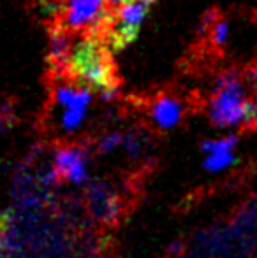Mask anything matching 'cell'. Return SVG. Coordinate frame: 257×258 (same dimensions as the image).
Returning a JSON list of instances; mask_svg holds the SVG:
<instances>
[{"label":"cell","mask_w":257,"mask_h":258,"mask_svg":"<svg viewBox=\"0 0 257 258\" xmlns=\"http://www.w3.org/2000/svg\"><path fill=\"white\" fill-rule=\"evenodd\" d=\"M125 151L130 155V156H137L143 150V139H141L137 134H127L124 136V144H122Z\"/></svg>","instance_id":"30bf717a"},{"label":"cell","mask_w":257,"mask_h":258,"mask_svg":"<svg viewBox=\"0 0 257 258\" xmlns=\"http://www.w3.org/2000/svg\"><path fill=\"white\" fill-rule=\"evenodd\" d=\"M53 170L57 177H62L74 186H83L90 179L88 156L78 146H65L55 151Z\"/></svg>","instance_id":"277c9868"},{"label":"cell","mask_w":257,"mask_h":258,"mask_svg":"<svg viewBox=\"0 0 257 258\" xmlns=\"http://www.w3.org/2000/svg\"><path fill=\"white\" fill-rule=\"evenodd\" d=\"M150 6V0H132L115 13L113 25L106 35V44L111 51H120L136 41Z\"/></svg>","instance_id":"3957f363"},{"label":"cell","mask_w":257,"mask_h":258,"mask_svg":"<svg viewBox=\"0 0 257 258\" xmlns=\"http://www.w3.org/2000/svg\"><path fill=\"white\" fill-rule=\"evenodd\" d=\"M150 2H151V4H153V2H155V0H150Z\"/></svg>","instance_id":"7c38bea8"},{"label":"cell","mask_w":257,"mask_h":258,"mask_svg":"<svg viewBox=\"0 0 257 258\" xmlns=\"http://www.w3.org/2000/svg\"><path fill=\"white\" fill-rule=\"evenodd\" d=\"M236 146L238 139L234 136H224L204 141L201 144V150L204 153L202 167L206 172L220 174L231 169L236 163Z\"/></svg>","instance_id":"5b68a950"},{"label":"cell","mask_w":257,"mask_h":258,"mask_svg":"<svg viewBox=\"0 0 257 258\" xmlns=\"http://www.w3.org/2000/svg\"><path fill=\"white\" fill-rule=\"evenodd\" d=\"M124 144V136L118 132H110L99 141V150L100 153H113Z\"/></svg>","instance_id":"9c48e42d"},{"label":"cell","mask_w":257,"mask_h":258,"mask_svg":"<svg viewBox=\"0 0 257 258\" xmlns=\"http://www.w3.org/2000/svg\"><path fill=\"white\" fill-rule=\"evenodd\" d=\"M92 102V90L81 86L78 97L71 105L62 109V116H60V126L64 132L71 134L81 128V125L86 119V109Z\"/></svg>","instance_id":"52a82bcc"},{"label":"cell","mask_w":257,"mask_h":258,"mask_svg":"<svg viewBox=\"0 0 257 258\" xmlns=\"http://www.w3.org/2000/svg\"><path fill=\"white\" fill-rule=\"evenodd\" d=\"M90 194H92V199H90L92 209L97 216L102 218V220L115 218L118 206H117V199H115V195L110 190H106L102 186H92Z\"/></svg>","instance_id":"ba28073f"},{"label":"cell","mask_w":257,"mask_h":258,"mask_svg":"<svg viewBox=\"0 0 257 258\" xmlns=\"http://www.w3.org/2000/svg\"><path fill=\"white\" fill-rule=\"evenodd\" d=\"M65 78L92 92H99L106 100L118 93V72L111 56V48L99 37L86 35L74 42Z\"/></svg>","instance_id":"6da1fadb"},{"label":"cell","mask_w":257,"mask_h":258,"mask_svg":"<svg viewBox=\"0 0 257 258\" xmlns=\"http://www.w3.org/2000/svg\"><path fill=\"white\" fill-rule=\"evenodd\" d=\"M185 114L182 100L171 95H162L155 99L150 105V118L153 125L161 130H171L180 125Z\"/></svg>","instance_id":"8992f818"},{"label":"cell","mask_w":257,"mask_h":258,"mask_svg":"<svg viewBox=\"0 0 257 258\" xmlns=\"http://www.w3.org/2000/svg\"><path fill=\"white\" fill-rule=\"evenodd\" d=\"M257 116V105L250 100L240 74L227 71L217 78V85L208 104V118L224 130L240 128Z\"/></svg>","instance_id":"7a4b0ae2"},{"label":"cell","mask_w":257,"mask_h":258,"mask_svg":"<svg viewBox=\"0 0 257 258\" xmlns=\"http://www.w3.org/2000/svg\"><path fill=\"white\" fill-rule=\"evenodd\" d=\"M129 2H132V0H106V6L110 11H118L122 6H125Z\"/></svg>","instance_id":"8fae6325"}]
</instances>
